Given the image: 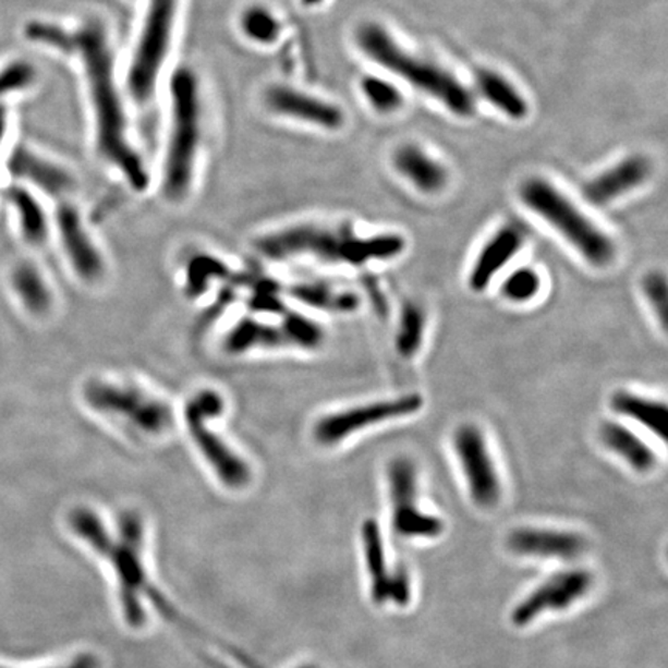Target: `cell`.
<instances>
[{
  "instance_id": "obj_1",
  "label": "cell",
  "mask_w": 668,
  "mask_h": 668,
  "mask_svg": "<svg viewBox=\"0 0 668 668\" xmlns=\"http://www.w3.org/2000/svg\"><path fill=\"white\" fill-rule=\"evenodd\" d=\"M75 53L86 77L99 157L116 168L132 190L146 191L150 183L149 171L129 138L127 116L117 83L116 57L101 21L88 20L76 29Z\"/></svg>"
},
{
  "instance_id": "obj_2",
  "label": "cell",
  "mask_w": 668,
  "mask_h": 668,
  "mask_svg": "<svg viewBox=\"0 0 668 668\" xmlns=\"http://www.w3.org/2000/svg\"><path fill=\"white\" fill-rule=\"evenodd\" d=\"M256 250L275 262L309 256L335 267L367 268L404 256L409 240L397 231L363 234L349 221H309L264 235L257 240Z\"/></svg>"
},
{
  "instance_id": "obj_3",
  "label": "cell",
  "mask_w": 668,
  "mask_h": 668,
  "mask_svg": "<svg viewBox=\"0 0 668 668\" xmlns=\"http://www.w3.org/2000/svg\"><path fill=\"white\" fill-rule=\"evenodd\" d=\"M519 201L590 268L605 271L618 262V242L610 232L549 180L526 179L520 184Z\"/></svg>"
},
{
  "instance_id": "obj_4",
  "label": "cell",
  "mask_w": 668,
  "mask_h": 668,
  "mask_svg": "<svg viewBox=\"0 0 668 668\" xmlns=\"http://www.w3.org/2000/svg\"><path fill=\"white\" fill-rule=\"evenodd\" d=\"M171 123L162 165V194L180 203L190 195L203 138L201 83L191 68L173 72L169 83Z\"/></svg>"
},
{
  "instance_id": "obj_5",
  "label": "cell",
  "mask_w": 668,
  "mask_h": 668,
  "mask_svg": "<svg viewBox=\"0 0 668 668\" xmlns=\"http://www.w3.org/2000/svg\"><path fill=\"white\" fill-rule=\"evenodd\" d=\"M356 44L365 57L389 70L423 94L441 102L460 118L474 116V95L441 65L427 61L401 47L382 25L365 22L356 32Z\"/></svg>"
},
{
  "instance_id": "obj_6",
  "label": "cell",
  "mask_w": 668,
  "mask_h": 668,
  "mask_svg": "<svg viewBox=\"0 0 668 668\" xmlns=\"http://www.w3.org/2000/svg\"><path fill=\"white\" fill-rule=\"evenodd\" d=\"M70 526L90 544L92 548L113 564L120 581L121 604L125 622L138 629L144 623V611L139 604V590L144 582L142 567L143 527L138 517L125 514L121 519V542H110L109 535L98 517L88 509H76L70 514Z\"/></svg>"
},
{
  "instance_id": "obj_7",
  "label": "cell",
  "mask_w": 668,
  "mask_h": 668,
  "mask_svg": "<svg viewBox=\"0 0 668 668\" xmlns=\"http://www.w3.org/2000/svg\"><path fill=\"white\" fill-rule=\"evenodd\" d=\"M424 409L426 397L418 390L360 402L319 416L312 427L313 439L323 448H336L365 432L415 418Z\"/></svg>"
},
{
  "instance_id": "obj_8",
  "label": "cell",
  "mask_w": 668,
  "mask_h": 668,
  "mask_svg": "<svg viewBox=\"0 0 668 668\" xmlns=\"http://www.w3.org/2000/svg\"><path fill=\"white\" fill-rule=\"evenodd\" d=\"M83 400L92 411L123 420L147 437H161L175 424L171 404L134 384L90 379L84 384Z\"/></svg>"
},
{
  "instance_id": "obj_9",
  "label": "cell",
  "mask_w": 668,
  "mask_h": 668,
  "mask_svg": "<svg viewBox=\"0 0 668 668\" xmlns=\"http://www.w3.org/2000/svg\"><path fill=\"white\" fill-rule=\"evenodd\" d=\"M180 0H147L146 16L127 72L129 94L139 105L153 99L171 51Z\"/></svg>"
},
{
  "instance_id": "obj_10",
  "label": "cell",
  "mask_w": 668,
  "mask_h": 668,
  "mask_svg": "<svg viewBox=\"0 0 668 668\" xmlns=\"http://www.w3.org/2000/svg\"><path fill=\"white\" fill-rule=\"evenodd\" d=\"M224 412V398L214 389L194 394L184 408V423L195 448L212 469L221 485L240 490L250 485L251 467L209 427V421Z\"/></svg>"
},
{
  "instance_id": "obj_11",
  "label": "cell",
  "mask_w": 668,
  "mask_h": 668,
  "mask_svg": "<svg viewBox=\"0 0 668 668\" xmlns=\"http://www.w3.org/2000/svg\"><path fill=\"white\" fill-rule=\"evenodd\" d=\"M450 449L472 503L494 509L503 498V479L486 430L475 421H463L450 435Z\"/></svg>"
},
{
  "instance_id": "obj_12",
  "label": "cell",
  "mask_w": 668,
  "mask_h": 668,
  "mask_svg": "<svg viewBox=\"0 0 668 668\" xmlns=\"http://www.w3.org/2000/svg\"><path fill=\"white\" fill-rule=\"evenodd\" d=\"M387 493L393 533L409 541H434L446 530L445 520L420 505L418 464L409 456H397L387 463Z\"/></svg>"
},
{
  "instance_id": "obj_13",
  "label": "cell",
  "mask_w": 668,
  "mask_h": 668,
  "mask_svg": "<svg viewBox=\"0 0 668 668\" xmlns=\"http://www.w3.org/2000/svg\"><path fill=\"white\" fill-rule=\"evenodd\" d=\"M531 232L519 220H508L490 232L466 271V287L472 294H483L512 267L526 248Z\"/></svg>"
},
{
  "instance_id": "obj_14",
  "label": "cell",
  "mask_w": 668,
  "mask_h": 668,
  "mask_svg": "<svg viewBox=\"0 0 668 668\" xmlns=\"http://www.w3.org/2000/svg\"><path fill=\"white\" fill-rule=\"evenodd\" d=\"M593 574L585 568L559 571L538 583L511 611V622L517 629H525L548 612L570 610L592 592Z\"/></svg>"
},
{
  "instance_id": "obj_15",
  "label": "cell",
  "mask_w": 668,
  "mask_h": 668,
  "mask_svg": "<svg viewBox=\"0 0 668 668\" xmlns=\"http://www.w3.org/2000/svg\"><path fill=\"white\" fill-rule=\"evenodd\" d=\"M325 330L316 320L299 313L287 312L286 325L257 323L254 319L240 320L228 335V352L243 353L254 347L296 345L297 349L317 350L324 345Z\"/></svg>"
},
{
  "instance_id": "obj_16",
  "label": "cell",
  "mask_w": 668,
  "mask_h": 668,
  "mask_svg": "<svg viewBox=\"0 0 668 668\" xmlns=\"http://www.w3.org/2000/svg\"><path fill=\"white\" fill-rule=\"evenodd\" d=\"M363 549L372 600L376 605L408 607L412 600L411 574L404 567H390L381 530L373 519L365 520L363 525Z\"/></svg>"
},
{
  "instance_id": "obj_17",
  "label": "cell",
  "mask_w": 668,
  "mask_h": 668,
  "mask_svg": "<svg viewBox=\"0 0 668 668\" xmlns=\"http://www.w3.org/2000/svg\"><path fill=\"white\" fill-rule=\"evenodd\" d=\"M264 105L272 116L324 131H339L345 124L341 107L290 84L276 83L265 88Z\"/></svg>"
},
{
  "instance_id": "obj_18",
  "label": "cell",
  "mask_w": 668,
  "mask_h": 668,
  "mask_svg": "<svg viewBox=\"0 0 668 668\" xmlns=\"http://www.w3.org/2000/svg\"><path fill=\"white\" fill-rule=\"evenodd\" d=\"M54 227L70 267L84 282H98L106 272L101 251L88 234L80 209L73 203L61 201L54 210Z\"/></svg>"
},
{
  "instance_id": "obj_19",
  "label": "cell",
  "mask_w": 668,
  "mask_h": 668,
  "mask_svg": "<svg viewBox=\"0 0 668 668\" xmlns=\"http://www.w3.org/2000/svg\"><path fill=\"white\" fill-rule=\"evenodd\" d=\"M652 173V161L647 157L629 155L586 180L582 186L583 201L594 208H608L644 186Z\"/></svg>"
},
{
  "instance_id": "obj_20",
  "label": "cell",
  "mask_w": 668,
  "mask_h": 668,
  "mask_svg": "<svg viewBox=\"0 0 668 668\" xmlns=\"http://www.w3.org/2000/svg\"><path fill=\"white\" fill-rule=\"evenodd\" d=\"M509 551L541 560H574L586 549L585 538L574 531L544 526H519L508 534Z\"/></svg>"
},
{
  "instance_id": "obj_21",
  "label": "cell",
  "mask_w": 668,
  "mask_h": 668,
  "mask_svg": "<svg viewBox=\"0 0 668 668\" xmlns=\"http://www.w3.org/2000/svg\"><path fill=\"white\" fill-rule=\"evenodd\" d=\"M597 439L602 448L626 464L634 474H652L658 467V450L653 448L647 435L626 421L616 416L602 421L597 427Z\"/></svg>"
},
{
  "instance_id": "obj_22",
  "label": "cell",
  "mask_w": 668,
  "mask_h": 668,
  "mask_svg": "<svg viewBox=\"0 0 668 668\" xmlns=\"http://www.w3.org/2000/svg\"><path fill=\"white\" fill-rule=\"evenodd\" d=\"M608 405L616 418L626 421L642 434L659 439L660 442H667L668 408L666 401L622 387L611 393Z\"/></svg>"
},
{
  "instance_id": "obj_23",
  "label": "cell",
  "mask_w": 668,
  "mask_h": 668,
  "mask_svg": "<svg viewBox=\"0 0 668 668\" xmlns=\"http://www.w3.org/2000/svg\"><path fill=\"white\" fill-rule=\"evenodd\" d=\"M10 169L13 172L11 175L32 184L54 201H68L69 195L76 190L75 177L68 169L32 153L27 147H20L14 153L10 160Z\"/></svg>"
},
{
  "instance_id": "obj_24",
  "label": "cell",
  "mask_w": 668,
  "mask_h": 668,
  "mask_svg": "<svg viewBox=\"0 0 668 668\" xmlns=\"http://www.w3.org/2000/svg\"><path fill=\"white\" fill-rule=\"evenodd\" d=\"M393 168L398 175L423 195H438L448 190L449 169L416 144H402L394 150Z\"/></svg>"
},
{
  "instance_id": "obj_25",
  "label": "cell",
  "mask_w": 668,
  "mask_h": 668,
  "mask_svg": "<svg viewBox=\"0 0 668 668\" xmlns=\"http://www.w3.org/2000/svg\"><path fill=\"white\" fill-rule=\"evenodd\" d=\"M7 282L11 294L27 315L42 319L50 315L54 305L53 291L42 269L33 260L22 258L11 265Z\"/></svg>"
},
{
  "instance_id": "obj_26",
  "label": "cell",
  "mask_w": 668,
  "mask_h": 668,
  "mask_svg": "<svg viewBox=\"0 0 668 668\" xmlns=\"http://www.w3.org/2000/svg\"><path fill=\"white\" fill-rule=\"evenodd\" d=\"M290 294L301 304L330 315H353L363 305V297L357 291L325 280L296 283L291 287Z\"/></svg>"
},
{
  "instance_id": "obj_27",
  "label": "cell",
  "mask_w": 668,
  "mask_h": 668,
  "mask_svg": "<svg viewBox=\"0 0 668 668\" xmlns=\"http://www.w3.org/2000/svg\"><path fill=\"white\" fill-rule=\"evenodd\" d=\"M429 315L418 299H404L394 324L393 349L404 361H413L426 345Z\"/></svg>"
},
{
  "instance_id": "obj_28",
  "label": "cell",
  "mask_w": 668,
  "mask_h": 668,
  "mask_svg": "<svg viewBox=\"0 0 668 668\" xmlns=\"http://www.w3.org/2000/svg\"><path fill=\"white\" fill-rule=\"evenodd\" d=\"M5 201L14 210L17 230L24 242L35 248L46 245L50 238V220L39 198H36V195L27 187L11 186L5 192Z\"/></svg>"
},
{
  "instance_id": "obj_29",
  "label": "cell",
  "mask_w": 668,
  "mask_h": 668,
  "mask_svg": "<svg viewBox=\"0 0 668 668\" xmlns=\"http://www.w3.org/2000/svg\"><path fill=\"white\" fill-rule=\"evenodd\" d=\"M475 87H477V92L483 96V99L490 106L496 107L498 112L503 113L505 117L514 121H522L530 116V106H527L525 96L517 90V87L508 77L496 72V70H477Z\"/></svg>"
},
{
  "instance_id": "obj_30",
  "label": "cell",
  "mask_w": 668,
  "mask_h": 668,
  "mask_svg": "<svg viewBox=\"0 0 668 668\" xmlns=\"http://www.w3.org/2000/svg\"><path fill=\"white\" fill-rule=\"evenodd\" d=\"M545 290V277L531 265L511 267L498 279L501 301L512 306H526L541 299Z\"/></svg>"
},
{
  "instance_id": "obj_31",
  "label": "cell",
  "mask_w": 668,
  "mask_h": 668,
  "mask_svg": "<svg viewBox=\"0 0 668 668\" xmlns=\"http://www.w3.org/2000/svg\"><path fill=\"white\" fill-rule=\"evenodd\" d=\"M239 28L243 38L256 46L269 47L282 36V21L268 7L254 3L246 7L239 17Z\"/></svg>"
},
{
  "instance_id": "obj_32",
  "label": "cell",
  "mask_w": 668,
  "mask_h": 668,
  "mask_svg": "<svg viewBox=\"0 0 668 668\" xmlns=\"http://www.w3.org/2000/svg\"><path fill=\"white\" fill-rule=\"evenodd\" d=\"M642 299L663 333L668 331V280L663 269H647L640 279Z\"/></svg>"
},
{
  "instance_id": "obj_33",
  "label": "cell",
  "mask_w": 668,
  "mask_h": 668,
  "mask_svg": "<svg viewBox=\"0 0 668 668\" xmlns=\"http://www.w3.org/2000/svg\"><path fill=\"white\" fill-rule=\"evenodd\" d=\"M361 92L373 110L382 116H389L400 110L404 105V96L400 88L390 81L379 76H365L361 81Z\"/></svg>"
},
{
  "instance_id": "obj_34",
  "label": "cell",
  "mask_w": 668,
  "mask_h": 668,
  "mask_svg": "<svg viewBox=\"0 0 668 668\" xmlns=\"http://www.w3.org/2000/svg\"><path fill=\"white\" fill-rule=\"evenodd\" d=\"M28 36L29 39L46 44V46H50L61 53H75V32H69V29L59 27V25L36 22V24L29 25Z\"/></svg>"
},
{
  "instance_id": "obj_35",
  "label": "cell",
  "mask_w": 668,
  "mask_h": 668,
  "mask_svg": "<svg viewBox=\"0 0 668 668\" xmlns=\"http://www.w3.org/2000/svg\"><path fill=\"white\" fill-rule=\"evenodd\" d=\"M35 81V69L27 62H16L0 73V96L22 90Z\"/></svg>"
},
{
  "instance_id": "obj_36",
  "label": "cell",
  "mask_w": 668,
  "mask_h": 668,
  "mask_svg": "<svg viewBox=\"0 0 668 668\" xmlns=\"http://www.w3.org/2000/svg\"><path fill=\"white\" fill-rule=\"evenodd\" d=\"M68 668H98V663H96L94 656L84 655L75 663L70 664Z\"/></svg>"
},
{
  "instance_id": "obj_37",
  "label": "cell",
  "mask_w": 668,
  "mask_h": 668,
  "mask_svg": "<svg viewBox=\"0 0 668 668\" xmlns=\"http://www.w3.org/2000/svg\"><path fill=\"white\" fill-rule=\"evenodd\" d=\"M324 0H301L302 5L306 7V9H315V7L320 5Z\"/></svg>"
},
{
  "instance_id": "obj_38",
  "label": "cell",
  "mask_w": 668,
  "mask_h": 668,
  "mask_svg": "<svg viewBox=\"0 0 668 668\" xmlns=\"http://www.w3.org/2000/svg\"><path fill=\"white\" fill-rule=\"evenodd\" d=\"M3 127H5V113L0 109V139H2Z\"/></svg>"
}]
</instances>
